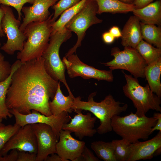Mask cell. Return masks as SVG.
I'll list each match as a JSON object with an SVG mask.
<instances>
[{
    "label": "cell",
    "instance_id": "1",
    "mask_svg": "<svg viewBox=\"0 0 161 161\" xmlns=\"http://www.w3.org/2000/svg\"><path fill=\"white\" fill-rule=\"evenodd\" d=\"M42 57L22 62L14 71L5 100L8 110L23 114L32 110L47 116L52 115L49 103L54 98L59 81L47 72Z\"/></svg>",
    "mask_w": 161,
    "mask_h": 161
},
{
    "label": "cell",
    "instance_id": "2",
    "mask_svg": "<svg viewBox=\"0 0 161 161\" xmlns=\"http://www.w3.org/2000/svg\"><path fill=\"white\" fill-rule=\"evenodd\" d=\"M96 92L91 93L87 101H82L80 96L74 97L72 109L88 111L93 114L100 120V124L97 130L100 134H103L112 131V119L114 116L119 115L125 112L128 105L116 101L113 96L109 94L100 102L94 101Z\"/></svg>",
    "mask_w": 161,
    "mask_h": 161
},
{
    "label": "cell",
    "instance_id": "3",
    "mask_svg": "<svg viewBox=\"0 0 161 161\" xmlns=\"http://www.w3.org/2000/svg\"><path fill=\"white\" fill-rule=\"evenodd\" d=\"M53 15L44 21L32 22L27 26L23 31L27 39L23 49L17 54V59L24 62L41 57L50 40Z\"/></svg>",
    "mask_w": 161,
    "mask_h": 161
},
{
    "label": "cell",
    "instance_id": "4",
    "mask_svg": "<svg viewBox=\"0 0 161 161\" xmlns=\"http://www.w3.org/2000/svg\"><path fill=\"white\" fill-rule=\"evenodd\" d=\"M157 120L154 116H139L131 112L123 117L114 116L112 119L111 126L112 130L117 134L132 143L148 138Z\"/></svg>",
    "mask_w": 161,
    "mask_h": 161
},
{
    "label": "cell",
    "instance_id": "5",
    "mask_svg": "<svg viewBox=\"0 0 161 161\" xmlns=\"http://www.w3.org/2000/svg\"><path fill=\"white\" fill-rule=\"evenodd\" d=\"M71 32L65 28L51 35L48 44L41 56L47 73L55 80L63 83L69 94L72 92L66 81L65 74L66 69L59 52L62 44L71 37Z\"/></svg>",
    "mask_w": 161,
    "mask_h": 161
},
{
    "label": "cell",
    "instance_id": "6",
    "mask_svg": "<svg viewBox=\"0 0 161 161\" xmlns=\"http://www.w3.org/2000/svg\"><path fill=\"white\" fill-rule=\"evenodd\" d=\"M126 83L123 86L125 95L131 100L136 109L135 113L139 116L145 115L150 110L161 112L160 97L153 92L148 84L141 86L137 78L125 74Z\"/></svg>",
    "mask_w": 161,
    "mask_h": 161
},
{
    "label": "cell",
    "instance_id": "7",
    "mask_svg": "<svg viewBox=\"0 0 161 161\" xmlns=\"http://www.w3.org/2000/svg\"><path fill=\"white\" fill-rule=\"evenodd\" d=\"M97 10V5L95 1L87 0L82 9L66 24V29L75 32L78 39L76 44L69 50L65 57L76 52L77 48L81 46L86 31L89 27L102 22V20L96 16Z\"/></svg>",
    "mask_w": 161,
    "mask_h": 161
},
{
    "label": "cell",
    "instance_id": "8",
    "mask_svg": "<svg viewBox=\"0 0 161 161\" xmlns=\"http://www.w3.org/2000/svg\"><path fill=\"white\" fill-rule=\"evenodd\" d=\"M111 55L114 58L109 62L103 63L110 70L122 69L127 70L136 78H145V69L147 65L136 49L124 47L122 51L117 47L112 48Z\"/></svg>",
    "mask_w": 161,
    "mask_h": 161
},
{
    "label": "cell",
    "instance_id": "9",
    "mask_svg": "<svg viewBox=\"0 0 161 161\" xmlns=\"http://www.w3.org/2000/svg\"><path fill=\"white\" fill-rule=\"evenodd\" d=\"M0 7L4 13L1 27L7 38V42L0 49L8 55H13L16 51L20 52L23 49L27 38L20 29V21L15 18L11 8L2 4H1Z\"/></svg>",
    "mask_w": 161,
    "mask_h": 161
},
{
    "label": "cell",
    "instance_id": "10",
    "mask_svg": "<svg viewBox=\"0 0 161 161\" xmlns=\"http://www.w3.org/2000/svg\"><path fill=\"white\" fill-rule=\"evenodd\" d=\"M15 118L16 123L20 127L27 124L41 123L47 124L52 129L58 139L60 132L63 126L69 122L70 117L68 113L64 112L57 116H47L34 110L30 113L23 114L14 109L9 110Z\"/></svg>",
    "mask_w": 161,
    "mask_h": 161
},
{
    "label": "cell",
    "instance_id": "11",
    "mask_svg": "<svg viewBox=\"0 0 161 161\" xmlns=\"http://www.w3.org/2000/svg\"><path fill=\"white\" fill-rule=\"evenodd\" d=\"M62 61L71 78L80 77L84 79L93 78L109 82L113 80L112 70H100L89 66L82 62L76 54L64 57Z\"/></svg>",
    "mask_w": 161,
    "mask_h": 161
},
{
    "label": "cell",
    "instance_id": "12",
    "mask_svg": "<svg viewBox=\"0 0 161 161\" xmlns=\"http://www.w3.org/2000/svg\"><path fill=\"white\" fill-rule=\"evenodd\" d=\"M13 149L37 154V140L31 124L21 127L4 145L0 151V155L4 156Z\"/></svg>",
    "mask_w": 161,
    "mask_h": 161
},
{
    "label": "cell",
    "instance_id": "13",
    "mask_svg": "<svg viewBox=\"0 0 161 161\" xmlns=\"http://www.w3.org/2000/svg\"><path fill=\"white\" fill-rule=\"evenodd\" d=\"M31 125L37 143L36 161H45L48 156L56 153L58 139L52 128L48 125L41 123Z\"/></svg>",
    "mask_w": 161,
    "mask_h": 161
},
{
    "label": "cell",
    "instance_id": "14",
    "mask_svg": "<svg viewBox=\"0 0 161 161\" xmlns=\"http://www.w3.org/2000/svg\"><path fill=\"white\" fill-rule=\"evenodd\" d=\"M72 132L62 129L59 135V141L56 145V154L63 161H75L81 155L85 146L84 141L77 140L71 135Z\"/></svg>",
    "mask_w": 161,
    "mask_h": 161
},
{
    "label": "cell",
    "instance_id": "15",
    "mask_svg": "<svg viewBox=\"0 0 161 161\" xmlns=\"http://www.w3.org/2000/svg\"><path fill=\"white\" fill-rule=\"evenodd\" d=\"M73 111L77 114L73 118L70 117L71 121L65 124L62 129L74 132L76 137L80 140L85 137L93 136L97 132V130L94 129L97 118L92 117L90 112L83 114L80 109H75Z\"/></svg>",
    "mask_w": 161,
    "mask_h": 161
},
{
    "label": "cell",
    "instance_id": "16",
    "mask_svg": "<svg viewBox=\"0 0 161 161\" xmlns=\"http://www.w3.org/2000/svg\"><path fill=\"white\" fill-rule=\"evenodd\" d=\"M59 0H35L31 6H23L21 11L24 14L20 29L23 32L29 24L32 22H43L50 16L49 8Z\"/></svg>",
    "mask_w": 161,
    "mask_h": 161
},
{
    "label": "cell",
    "instance_id": "17",
    "mask_svg": "<svg viewBox=\"0 0 161 161\" xmlns=\"http://www.w3.org/2000/svg\"><path fill=\"white\" fill-rule=\"evenodd\" d=\"M161 148V131H159L153 138L147 141H138L131 144L129 155L127 161L150 160L155 151Z\"/></svg>",
    "mask_w": 161,
    "mask_h": 161
},
{
    "label": "cell",
    "instance_id": "18",
    "mask_svg": "<svg viewBox=\"0 0 161 161\" xmlns=\"http://www.w3.org/2000/svg\"><path fill=\"white\" fill-rule=\"evenodd\" d=\"M140 21L134 15L131 16L125 24L121 32V44L124 47L135 49L143 40Z\"/></svg>",
    "mask_w": 161,
    "mask_h": 161
},
{
    "label": "cell",
    "instance_id": "19",
    "mask_svg": "<svg viewBox=\"0 0 161 161\" xmlns=\"http://www.w3.org/2000/svg\"><path fill=\"white\" fill-rule=\"evenodd\" d=\"M140 22L148 24H161V0H157L140 9L132 11Z\"/></svg>",
    "mask_w": 161,
    "mask_h": 161
},
{
    "label": "cell",
    "instance_id": "20",
    "mask_svg": "<svg viewBox=\"0 0 161 161\" xmlns=\"http://www.w3.org/2000/svg\"><path fill=\"white\" fill-rule=\"evenodd\" d=\"M74 96L72 93L67 96H64L61 90L60 81L55 96L49 103V109L52 115L57 116L64 112L71 113L72 110Z\"/></svg>",
    "mask_w": 161,
    "mask_h": 161
},
{
    "label": "cell",
    "instance_id": "21",
    "mask_svg": "<svg viewBox=\"0 0 161 161\" xmlns=\"http://www.w3.org/2000/svg\"><path fill=\"white\" fill-rule=\"evenodd\" d=\"M161 58L147 65L144 71L145 78L150 88L155 94L161 97Z\"/></svg>",
    "mask_w": 161,
    "mask_h": 161
},
{
    "label": "cell",
    "instance_id": "22",
    "mask_svg": "<svg viewBox=\"0 0 161 161\" xmlns=\"http://www.w3.org/2000/svg\"><path fill=\"white\" fill-rule=\"evenodd\" d=\"M98 7L97 14L104 13H126L136 9L133 4H128L120 0H93Z\"/></svg>",
    "mask_w": 161,
    "mask_h": 161
},
{
    "label": "cell",
    "instance_id": "23",
    "mask_svg": "<svg viewBox=\"0 0 161 161\" xmlns=\"http://www.w3.org/2000/svg\"><path fill=\"white\" fill-rule=\"evenodd\" d=\"M21 63L18 59L15 61L11 65V70L9 76L4 80L0 81V116L3 118L7 119V117L11 118L13 116L10 113L6 104V96L10 84L12 75Z\"/></svg>",
    "mask_w": 161,
    "mask_h": 161
},
{
    "label": "cell",
    "instance_id": "24",
    "mask_svg": "<svg viewBox=\"0 0 161 161\" xmlns=\"http://www.w3.org/2000/svg\"><path fill=\"white\" fill-rule=\"evenodd\" d=\"M87 1L81 0L77 4L64 11L59 18L52 24L51 35L65 28L66 24L82 9Z\"/></svg>",
    "mask_w": 161,
    "mask_h": 161
},
{
    "label": "cell",
    "instance_id": "25",
    "mask_svg": "<svg viewBox=\"0 0 161 161\" xmlns=\"http://www.w3.org/2000/svg\"><path fill=\"white\" fill-rule=\"evenodd\" d=\"M143 39L161 49V28L160 26L140 22Z\"/></svg>",
    "mask_w": 161,
    "mask_h": 161
},
{
    "label": "cell",
    "instance_id": "26",
    "mask_svg": "<svg viewBox=\"0 0 161 161\" xmlns=\"http://www.w3.org/2000/svg\"><path fill=\"white\" fill-rule=\"evenodd\" d=\"M91 147L98 158L104 161H117L111 142L95 141L91 143Z\"/></svg>",
    "mask_w": 161,
    "mask_h": 161
},
{
    "label": "cell",
    "instance_id": "27",
    "mask_svg": "<svg viewBox=\"0 0 161 161\" xmlns=\"http://www.w3.org/2000/svg\"><path fill=\"white\" fill-rule=\"evenodd\" d=\"M135 49L147 65L161 58V49L155 47L143 40L140 41Z\"/></svg>",
    "mask_w": 161,
    "mask_h": 161
},
{
    "label": "cell",
    "instance_id": "28",
    "mask_svg": "<svg viewBox=\"0 0 161 161\" xmlns=\"http://www.w3.org/2000/svg\"><path fill=\"white\" fill-rule=\"evenodd\" d=\"M117 161H127L131 143L126 139L114 140L111 142Z\"/></svg>",
    "mask_w": 161,
    "mask_h": 161
},
{
    "label": "cell",
    "instance_id": "29",
    "mask_svg": "<svg viewBox=\"0 0 161 161\" xmlns=\"http://www.w3.org/2000/svg\"><path fill=\"white\" fill-rule=\"evenodd\" d=\"M0 120V151L6 142L21 127L15 123L14 125H5Z\"/></svg>",
    "mask_w": 161,
    "mask_h": 161
},
{
    "label": "cell",
    "instance_id": "30",
    "mask_svg": "<svg viewBox=\"0 0 161 161\" xmlns=\"http://www.w3.org/2000/svg\"><path fill=\"white\" fill-rule=\"evenodd\" d=\"M81 0H59L52 6L54 12L51 20L52 24L55 22L58 17L65 10L79 3Z\"/></svg>",
    "mask_w": 161,
    "mask_h": 161
},
{
    "label": "cell",
    "instance_id": "31",
    "mask_svg": "<svg viewBox=\"0 0 161 161\" xmlns=\"http://www.w3.org/2000/svg\"><path fill=\"white\" fill-rule=\"evenodd\" d=\"M35 0H0V4L11 6L16 10L18 14V19H21V10L24 4L28 3L32 4Z\"/></svg>",
    "mask_w": 161,
    "mask_h": 161
},
{
    "label": "cell",
    "instance_id": "32",
    "mask_svg": "<svg viewBox=\"0 0 161 161\" xmlns=\"http://www.w3.org/2000/svg\"><path fill=\"white\" fill-rule=\"evenodd\" d=\"M11 65L9 61L5 59L4 55L0 52V81L7 78L10 75Z\"/></svg>",
    "mask_w": 161,
    "mask_h": 161
},
{
    "label": "cell",
    "instance_id": "33",
    "mask_svg": "<svg viewBox=\"0 0 161 161\" xmlns=\"http://www.w3.org/2000/svg\"><path fill=\"white\" fill-rule=\"evenodd\" d=\"M99 159L96 157L92 152L85 146L80 156L75 161H100Z\"/></svg>",
    "mask_w": 161,
    "mask_h": 161
},
{
    "label": "cell",
    "instance_id": "34",
    "mask_svg": "<svg viewBox=\"0 0 161 161\" xmlns=\"http://www.w3.org/2000/svg\"><path fill=\"white\" fill-rule=\"evenodd\" d=\"M36 154L25 151H18L17 161H36Z\"/></svg>",
    "mask_w": 161,
    "mask_h": 161
},
{
    "label": "cell",
    "instance_id": "35",
    "mask_svg": "<svg viewBox=\"0 0 161 161\" xmlns=\"http://www.w3.org/2000/svg\"><path fill=\"white\" fill-rule=\"evenodd\" d=\"M18 154V151L17 149H12L9 154L2 156L1 161H17Z\"/></svg>",
    "mask_w": 161,
    "mask_h": 161
},
{
    "label": "cell",
    "instance_id": "36",
    "mask_svg": "<svg viewBox=\"0 0 161 161\" xmlns=\"http://www.w3.org/2000/svg\"><path fill=\"white\" fill-rule=\"evenodd\" d=\"M153 116L157 118V122L154 126L152 128L151 134L155 130H159L161 131V113L160 112H157L154 113Z\"/></svg>",
    "mask_w": 161,
    "mask_h": 161
},
{
    "label": "cell",
    "instance_id": "37",
    "mask_svg": "<svg viewBox=\"0 0 161 161\" xmlns=\"http://www.w3.org/2000/svg\"><path fill=\"white\" fill-rule=\"evenodd\" d=\"M154 0H134L132 4L135 6L136 9H140L148 5Z\"/></svg>",
    "mask_w": 161,
    "mask_h": 161
},
{
    "label": "cell",
    "instance_id": "38",
    "mask_svg": "<svg viewBox=\"0 0 161 161\" xmlns=\"http://www.w3.org/2000/svg\"><path fill=\"white\" fill-rule=\"evenodd\" d=\"M102 38L104 42L108 44L112 43L115 39L109 32L104 33L102 35Z\"/></svg>",
    "mask_w": 161,
    "mask_h": 161
},
{
    "label": "cell",
    "instance_id": "39",
    "mask_svg": "<svg viewBox=\"0 0 161 161\" xmlns=\"http://www.w3.org/2000/svg\"><path fill=\"white\" fill-rule=\"evenodd\" d=\"M109 32L115 38H118L121 36V32L119 28L115 26L110 28Z\"/></svg>",
    "mask_w": 161,
    "mask_h": 161
},
{
    "label": "cell",
    "instance_id": "40",
    "mask_svg": "<svg viewBox=\"0 0 161 161\" xmlns=\"http://www.w3.org/2000/svg\"><path fill=\"white\" fill-rule=\"evenodd\" d=\"M51 154V155L48 156L45 161H63L61 158L57 154Z\"/></svg>",
    "mask_w": 161,
    "mask_h": 161
},
{
    "label": "cell",
    "instance_id": "41",
    "mask_svg": "<svg viewBox=\"0 0 161 161\" xmlns=\"http://www.w3.org/2000/svg\"><path fill=\"white\" fill-rule=\"evenodd\" d=\"M4 14V11L2 8L0 7V37L5 36V34L3 32L1 27V21Z\"/></svg>",
    "mask_w": 161,
    "mask_h": 161
},
{
    "label": "cell",
    "instance_id": "42",
    "mask_svg": "<svg viewBox=\"0 0 161 161\" xmlns=\"http://www.w3.org/2000/svg\"><path fill=\"white\" fill-rule=\"evenodd\" d=\"M120 1L128 4H132L134 0H120Z\"/></svg>",
    "mask_w": 161,
    "mask_h": 161
},
{
    "label": "cell",
    "instance_id": "43",
    "mask_svg": "<svg viewBox=\"0 0 161 161\" xmlns=\"http://www.w3.org/2000/svg\"><path fill=\"white\" fill-rule=\"evenodd\" d=\"M2 156L0 155V161H1V158Z\"/></svg>",
    "mask_w": 161,
    "mask_h": 161
},
{
    "label": "cell",
    "instance_id": "44",
    "mask_svg": "<svg viewBox=\"0 0 161 161\" xmlns=\"http://www.w3.org/2000/svg\"><path fill=\"white\" fill-rule=\"evenodd\" d=\"M3 119V118L1 117L0 116V120H1V119Z\"/></svg>",
    "mask_w": 161,
    "mask_h": 161
},
{
    "label": "cell",
    "instance_id": "45",
    "mask_svg": "<svg viewBox=\"0 0 161 161\" xmlns=\"http://www.w3.org/2000/svg\"><path fill=\"white\" fill-rule=\"evenodd\" d=\"M1 42L0 41V46L1 45Z\"/></svg>",
    "mask_w": 161,
    "mask_h": 161
}]
</instances>
